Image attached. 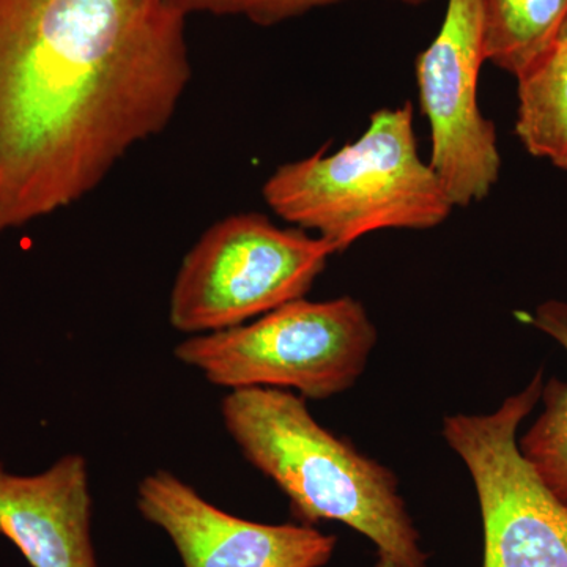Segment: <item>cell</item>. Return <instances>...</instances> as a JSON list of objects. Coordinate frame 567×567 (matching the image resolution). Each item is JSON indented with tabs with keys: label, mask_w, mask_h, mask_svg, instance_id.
<instances>
[{
	"label": "cell",
	"mask_w": 567,
	"mask_h": 567,
	"mask_svg": "<svg viewBox=\"0 0 567 567\" xmlns=\"http://www.w3.org/2000/svg\"><path fill=\"white\" fill-rule=\"evenodd\" d=\"M484 54L481 0H446L435 39L416 58L421 111L431 128V164L454 207L486 199L502 171L494 122L480 107Z\"/></svg>",
	"instance_id": "7"
},
{
	"label": "cell",
	"mask_w": 567,
	"mask_h": 567,
	"mask_svg": "<svg viewBox=\"0 0 567 567\" xmlns=\"http://www.w3.org/2000/svg\"><path fill=\"white\" fill-rule=\"evenodd\" d=\"M543 388L540 369L495 412L443 420V439L464 462L480 499L483 567H567V506L518 450V427Z\"/></svg>",
	"instance_id": "6"
},
{
	"label": "cell",
	"mask_w": 567,
	"mask_h": 567,
	"mask_svg": "<svg viewBox=\"0 0 567 567\" xmlns=\"http://www.w3.org/2000/svg\"><path fill=\"white\" fill-rule=\"evenodd\" d=\"M0 536L31 567H99L85 457L66 454L32 476L14 475L0 464Z\"/></svg>",
	"instance_id": "9"
},
{
	"label": "cell",
	"mask_w": 567,
	"mask_h": 567,
	"mask_svg": "<svg viewBox=\"0 0 567 567\" xmlns=\"http://www.w3.org/2000/svg\"><path fill=\"white\" fill-rule=\"evenodd\" d=\"M557 43H567V20L565 22V25H563L561 32H559Z\"/></svg>",
	"instance_id": "14"
},
{
	"label": "cell",
	"mask_w": 567,
	"mask_h": 567,
	"mask_svg": "<svg viewBox=\"0 0 567 567\" xmlns=\"http://www.w3.org/2000/svg\"><path fill=\"white\" fill-rule=\"evenodd\" d=\"M516 134L529 155L567 171V43L517 78Z\"/></svg>",
	"instance_id": "11"
},
{
	"label": "cell",
	"mask_w": 567,
	"mask_h": 567,
	"mask_svg": "<svg viewBox=\"0 0 567 567\" xmlns=\"http://www.w3.org/2000/svg\"><path fill=\"white\" fill-rule=\"evenodd\" d=\"M227 434L246 461L274 481L303 525L341 522L375 547V567H427L398 476L323 427L306 401L276 388L230 390Z\"/></svg>",
	"instance_id": "2"
},
{
	"label": "cell",
	"mask_w": 567,
	"mask_h": 567,
	"mask_svg": "<svg viewBox=\"0 0 567 567\" xmlns=\"http://www.w3.org/2000/svg\"><path fill=\"white\" fill-rule=\"evenodd\" d=\"M377 338L374 322L354 298H300L251 323L192 336L175 347L174 357L229 391L276 388L328 399L363 375Z\"/></svg>",
	"instance_id": "4"
},
{
	"label": "cell",
	"mask_w": 567,
	"mask_h": 567,
	"mask_svg": "<svg viewBox=\"0 0 567 567\" xmlns=\"http://www.w3.org/2000/svg\"><path fill=\"white\" fill-rule=\"evenodd\" d=\"M136 506L169 536L183 567H323L338 540L311 525L233 516L167 470L142 477Z\"/></svg>",
	"instance_id": "8"
},
{
	"label": "cell",
	"mask_w": 567,
	"mask_h": 567,
	"mask_svg": "<svg viewBox=\"0 0 567 567\" xmlns=\"http://www.w3.org/2000/svg\"><path fill=\"white\" fill-rule=\"evenodd\" d=\"M524 319L558 342L567 353V303L546 301ZM540 401L543 412L518 440V450L567 506V383L558 379L544 382Z\"/></svg>",
	"instance_id": "12"
},
{
	"label": "cell",
	"mask_w": 567,
	"mask_h": 567,
	"mask_svg": "<svg viewBox=\"0 0 567 567\" xmlns=\"http://www.w3.org/2000/svg\"><path fill=\"white\" fill-rule=\"evenodd\" d=\"M262 196L282 221L316 233L336 254L379 230L434 229L456 208L421 156L412 103L375 111L339 151L282 164Z\"/></svg>",
	"instance_id": "3"
},
{
	"label": "cell",
	"mask_w": 567,
	"mask_h": 567,
	"mask_svg": "<svg viewBox=\"0 0 567 567\" xmlns=\"http://www.w3.org/2000/svg\"><path fill=\"white\" fill-rule=\"evenodd\" d=\"M186 22L163 0H0V237L169 126L193 80Z\"/></svg>",
	"instance_id": "1"
},
{
	"label": "cell",
	"mask_w": 567,
	"mask_h": 567,
	"mask_svg": "<svg viewBox=\"0 0 567 567\" xmlns=\"http://www.w3.org/2000/svg\"><path fill=\"white\" fill-rule=\"evenodd\" d=\"M486 62L520 76L557 44L567 0H481Z\"/></svg>",
	"instance_id": "10"
},
{
	"label": "cell",
	"mask_w": 567,
	"mask_h": 567,
	"mask_svg": "<svg viewBox=\"0 0 567 567\" xmlns=\"http://www.w3.org/2000/svg\"><path fill=\"white\" fill-rule=\"evenodd\" d=\"M334 249L260 213L213 224L183 257L169 298V322L185 334L240 327L305 298Z\"/></svg>",
	"instance_id": "5"
},
{
	"label": "cell",
	"mask_w": 567,
	"mask_h": 567,
	"mask_svg": "<svg viewBox=\"0 0 567 567\" xmlns=\"http://www.w3.org/2000/svg\"><path fill=\"white\" fill-rule=\"evenodd\" d=\"M167 6L181 11L186 18L192 14H215V17L244 18L252 24H281L309 11L334 6L344 0H163ZM404 6L420 7L432 0H394Z\"/></svg>",
	"instance_id": "13"
}]
</instances>
